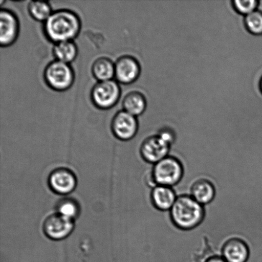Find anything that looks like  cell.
<instances>
[{
	"mask_svg": "<svg viewBox=\"0 0 262 262\" xmlns=\"http://www.w3.org/2000/svg\"><path fill=\"white\" fill-rule=\"evenodd\" d=\"M177 199L176 192L171 187L157 185L151 192L154 207L161 212L170 211Z\"/></svg>",
	"mask_w": 262,
	"mask_h": 262,
	"instance_id": "obj_13",
	"label": "cell"
},
{
	"mask_svg": "<svg viewBox=\"0 0 262 262\" xmlns=\"http://www.w3.org/2000/svg\"><path fill=\"white\" fill-rule=\"evenodd\" d=\"M140 63L134 56H120L115 63V79L119 84L133 83L140 77Z\"/></svg>",
	"mask_w": 262,
	"mask_h": 262,
	"instance_id": "obj_8",
	"label": "cell"
},
{
	"mask_svg": "<svg viewBox=\"0 0 262 262\" xmlns=\"http://www.w3.org/2000/svg\"><path fill=\"white\" fill-rule=\"evenodd\" d=\"M92 73L98 81L112 80L115 78V63L104 56L97 58L92 64Z\"/></svg>",
	"mask_w": 262,
	"mask_h": 262,
	"instance_id": "obj_17",
	"label": "cell"
},
{
	"mask_svg": "<svg viewBox=\"0 0 262 262\" xmlns=\"http://www.w3.org/2000/svg\"><path fill=\"white\" fill-rule=\"evenodd\" d=\"M205 262H227L223 258V256H212L211 257L208 258Z\"/></svg>",
	"mask_w": 262,
	"mask_h": 262,
	"instance_id": "obj_23",
	"label": "cell"
},
{
	"mask_svg": "<svg viewBox=\"0 0 262 262\" xmlns=\"http://www.w3.org/2000/svg\"><path fill=\"white\" fill-rule=\"evenodd\" d=\"M49 182L53 191L60 194L70 193L76 186L75 176L66 168H59L53 171Z\"/></svg>",
	"mask_w": 262,
	"mask_h": 262,
	"instance_id": "obj_12",
	"label": "cell"
},
{
	"mask_svg": "<svg viewBox=\"0 0 262 262\" xmlns=\"http://www.w3.org/2000/svg\"><path fill=\"white\" fill-rule=\"evenodd\" d=\"M28 12L31 17L38 22L45 23L53 12L50 3L32 1L28 5Z\"/></svg>",
	"mask_w": 262,
	"mask_h": 262,
	"instance_id": "obj_18",
	"label": "cell"
},
{
	"mask_svg": "<svg viewBox=\"0 0 262 262\" xmlns=\"http://www.w3.org/2000/svg\"><path fill=\"white\" fill-rule=\"evenodd\" d=\"M246 29L253 35L262 34V12L256 10L246 15L245 20Z\"/></svg>",
	"mask_w": 262,
	"mask_h": 262,
	"instance_id": "obj_19",
	"label": "cell"
},
{
	"mask_svg": "<svg viewBox=\"0 0 262 262\" xmlns=\"http://www.w3.org/2000/svg\"><path fill=\"white\" fill-rule=\"evenodd\" d=\"M111 129L114 135L119 140H131L138 132V120L136 117L122 110L117 112L113 117Z\"/></svg>",
	"mask_w": 262,
	"mask_h": 262,
	"instance_id": "obj_7",
	"label": "cell"
},
{
	"mask_svg": "<svg viewBox=\"0 0 262 262\" xmlns=\"http://www.w3.org/2000/svg\"><path fill=\"white\" fill-rule=\"evenodd\" d=\"M232 4L238 14L248 15L256 10L259 2L257 0H233Z\"/></svg>",
	"mask_w": 262,
	"mask_h": 262,
	"instance_id": "obj_21",
	"label": "cell"
},
{
	"mask_svg": "<svg viewBox=\"0 0 262 262\" xmlns=\"http://www.w3.org/2000/svg\"><path fill=\"white\" fill-rule=\"evenodd\" d=\"M120 96L121 88L115 79L97 82L92 87L91 93L92 103L102 110L112 108L119 101Z\"/></svg>",
	"mask_w": 262,
	"mask_h": 262,
	"instance_id": "obj_5",
	"label": "cell"
},
{
	"mask_svg": "<svg viewBox=\"0 0 262 262\" xmlns=\"http://www.w3.org/2000/svg\"><path fill=\"white\" fill-rule=\"evenodd\" d=\"M222 254L227 262H246L250 258V250L245 241L232 238L226 241Z\"/></svg>",
	"mask_w": 262,
	"mask_h": 262,
	"instance_id": "obj_11",
	"label": "cell"
},
{
	"mask_svg": "<svg viewBox=\"0 0 262 262\" xmlns=\"http://www.w3.org/2000/svg\"><path fill=\"white\" fill-rule=\"evenodd\" d=\"M123 110L135 117L140 116L146 107L145 97L141 92L132 91L126 94L122 101Z\"/></svg>",
	"mask_w": 262,
	"mask_h": 262,
	"instance_id": "obj_15",
	"label": "cell"
},
{
	"mask_svg": "<svg viewBox=\"0 0 262 262\" xmlns=\"http://www.w3.org/2000/svg\"><path fill=\"white\" fill-rule=\"evenodd\" d=\"M260 86L261 91L262 92V77H261V80H260Z\"/></svg>",
	"mask_w": 262,
	"mask_h": 262,
	"instance_id": "obj_24",
	"label": "cell"
},
{
	"mask_svg": "<svg viewBox=\"0 0 262 262\" xmlns=\"http://www.w3.org/2000/svg\"><path fill=\"white\" fill-rule=\"evenodd\" d=\"M20 26L17 15L9 9L0 11V45L9 47L16 42L19 37Z\"/></svg>",
	"mask_w": 262,
	"mask_h": 262,
	"instance_id": "obj_6",
	"label": "cell"
},
{
	"mask_svg": "<svg viewBox=\"0 0 262 262\" xmlns=\"http://www.w3.org/2000/svg\"><path fill=\"white\" fill-rule=\"evenodd\" d=\"M73 228V220L59 213L49 216L43 224V230L46 235L54 240L63 239L68 237Z\"/></svg>",
	"mask_w": 262,
	"mask_h": 262,
	"instance_id": "obj_10",
	"label": "cell"
},
{
	"mask_svg": "<svg viewBox=\"0 0 262 262\" xmlns=\"http://www.w3.org/2000/svg\"><path fill=\"white\" fill-rule=\"evenodd\" d=\"M59 214L73 220L78 215L79 207L77 203L71 199L61 200L58 205Z\"/></svg>",
	"mask_w": 262,
	"mask_h": 262,
	"instance_id": "obj_20",
	"label": "cell"
},
{
	"mask_svg": "<svg viewBox=\"0 0 262 262\" xmlns=\"http://www.w3.org/2000/svg\"><path fill=\"white\" fill-rule=\"evenodd\" d=\"M81 21L76 12L68 9L53 12L43 23V32L54 43L75 39L80 33Z\"/></svg>",
	"mask_w": 262,
	"mask_h": 262,
	"instance_id": "obj_1",
	"label": "cell"
},
{
	"mask_svg": "<svg viewBox=\"0 0 262 262\" xmlns=\"http://www.w3.org/2000/svg\"><path fill=\"white\" fill-rule=\"evenodd\" d=\"M171 145L157 135L146 138L141 144L140 152L144 160L156 164L168 156Z\"/></svg>",
	"mask_w": 262,
	"mask_h": 262,
	"instance_id": "obj_9",
	"label": "cell"
},
{
	"mask_svg": "<svg viewBox=\"0 0 262 262\" xmlns=\"http://www.w3.org/2000/svg\"><path fill=\"white\" fill-rule=\"evenodd\" d=\"M215 194V185L208 179H198L191 188V196L204 206L214 201Z\"/></svg>",
	"mask_w": 262,
	"mask_h": 262,
	"instance_id": "obj_14",
	"label": "cell"
},
{
	"mask_svg": "<svg viewBox=\"0 0 262 262\" xmlns=\"http://www.w3.org/2000/svg\"><path fill=\"white\" fill-rule=\"evenodd\" d=\"M158 135L170 145L174 142V139H176L173 131L169 128H163L161 129L159 131Z\"/></svg>",
	"mask_w": 262,
	"mask_h": 262,
	"instance_id": "obj_22",
	"label": "cell"
},
{
	"mask_svg": "<svg viewBox=\"0 0 262 262\" xmlns=\"http://www.w3.org/2000/svg\"><path fill=\"white\" fill-rule=\"evenodd\" d=\"M43 79L46 84L53 91L65 92L73 86L75 74L70 64L55 60L46 66Z\"/></svg>",
	"mask_w": 262,
	"mask_h": 262,
	"instance_id": "obj_3",
	"label": "cell"
},
{
	"mask_svg": "<svg viewBox=\"0 0 262 262\" xmlns=\"http://www.w3.org/2000/svg\"><path fill=\"white\" fill-rule=\"evenodd\" d=\"M52 52L56 60L70 64L78 56V48L73 40L63 41L55 43Z\"/></svg>",
	"mask_w": 262,
	"mask_h": 262,
	"instance_id": "obj_16",
	"label": "cell"
},
{
	"mask_svg": "<svg viewBox=\"0 0 262 262\" xmlns=\"http://www.w3.org/2000/svg\"><path fill=\"white\" fill-rule=\"evenodd\" d=\"M184 173L179 159L169 156L154 164L152 178L157 185L172 187L178 184Z\"/></svg>",
	"mask_w": 262,
	"mask_h": 262,
	"instance_id": "obj_4",
	"label": "cell"
},
{
	"mask_svg": "<svg viewBox=\"0 0 262 262\" xmlns=\"http://www.w3.org/2000/svg\"><path fill=\"white\" fill-rule=\"evenodd\" d=\"M169 215L176 227L182 230H191L199 227L205 218V208L191 195L177 197Z\"/></svg>",
	"mask_w": 262,
	"mask_h": 262,
	"instance_id": "obj_2",
	"label": "cell"
}]
</instances>
